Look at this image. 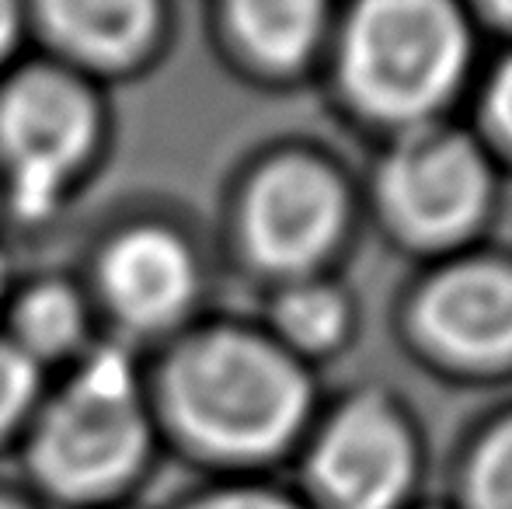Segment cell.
<instances>
[{"mask_svg":"<svg viewBox=\"0 0 512 509\" xmlns=\"http://www.w3.org/2000/svg\"><path fill=\"white\" fill-rule=\"evenodd\" d=\"M161 394L189 447L234 464L279 457L314 405L304 363L272 335L248 328L189 335L164 367Z\"/></svg>","mask_w":512,"mask_h":509,"instance_id":"6da1fadb","label":"cell"},{"mask_svg":"<svg viewBox=\"0 0 512 509\" xmlns=\"http://www.w3.org/2000/svg\"><path fill=\"white\" fill-rule=\"evenodd\" d=\"M154 408L129 353L88 349L56 394L39 401L28 429L25 464L56 503L98 506L147 471Z\"/></svg>","mask_w":512,"mask_h":509,"instance_id":"7a4b0ae2","label":"cell"},{"mask_svg":"<svg viewBox=\"0 0 512 509\" xmlns=\"http://www.w3.org/2000/svg\"><path fill=\"white\" fill-rule=\"evenodd\" d=\"M471 32L457 0H356L338 70L349 98L387 123H418L457 91Z\"/></svg>","mask_w":512,"mask_h":509,"instance_id":"3957f363","label":"cell"},{"mask_svg":"<svg viewBox=\"0 0 512 509\" xmlns=\"http://www.w3.org/2000/svg\"><path fill=\"white\" fill-rule=\"evenodd\" d=\"M105 112L88 77L63 63L21 67L0 88V203L46 224L88 175Z\"/></svg>","mask_w":512,"mask_h":509,"instance_id":"277c9868","label":"cell"},{"mask_svg":"<svg viewBox=\"0 0 512 509\" xmlns=\"http://www.w3.org/2000/svg\"><path fill=\"white\" fill-rule=\"evenodd\" d=\"M380 206L408 241L453 245L485 220L492 168L471 136L418 126L384 157L377 175Z\"/></svg>","mask_w":512,"mask_h":509,"instance_id":"5b68a950","label":"cell"},{"mask_svg":"<svg viewBox=\"0 0 512 509\" xmlns=\"http://www.w3.org/2000/svg\"><path fill=\"white\" fill-rule=\"evenodd\" d=\"M349 224V196L335 171L307 154H283L248 182L237 206L241 248L272 276H314Z\"/></svg>","mask_w":512,"mask_h":509,"instance_id":"8992f818","label":"cell"},{"mask_svg":"<svg viewBox=\"0 0 512 509\" xmlns=\"http://www.w3.org/2000/svg\"><path fill=\"white\" fill-rule=\"evenodd\" d=\"M418 450L405 415L380 394L345 401L314 440L307 475L324 509H401Z\"/></svg>","mask_w":512,"mask_h":509,"instance_id":"52a82bcc","label":"cell"},{"mask_svg":"<svg viewBox=\"0 0 512 509\" xmlns=\"http://www.w3.org/2000/svg\"><path fill=\"white\" fill-rule=\"evenodd\" d=\"M95 293L126 332H168L199 297V258L175 227H126L98 255Z\"/></svg>","mask_w":512,"mask_h":509,"instance_id":"ba28073f","label":"cell"},{"mask_svg":"<svg viewBox=\"0 0 512 509\" xmlns=\"http://www.w3.org/2000/svg\"><path fill=\"white\" fill-rule=\"evenodd\" d=\"M415 332L443 360L467 370L509 367L512 262L464 258L436 272L415 300Z\"/></svg>","mask_w":512,"mask_h":509,"instance_id":"9c48e42d","label":"cell"},{"mask_svg":"<svg viewBox=\"0 0 512 509\" xmlns=\"http://www.w3.org/2000/svg\"><path fill=\"white\" fill-rule=\"evenodd\" d=\"M39 32L77 74H126L154 60L161 0H28Z\"/></svg>","mask_w":512,"mask_h":509,"instance_id":"30bf717a","label":"cell"},{"mask_svg":"<svg viewBox=\"0 0 512 509\" xmlns=\"http://www.w3.org/2000/svg\"><path fill=\"white\" fill-rule=\"evenodd\" d=\"M328 0H227V25L241 53L269 70H293L321 46Z\"/></svg>","mask_w":512,"mask_h":509,"instance_id":"8fae6325","label":"cell"},{"mask_svg":"<svg viewBox=\"0 0 512 509\" xmlns=\"http://www.w3.org/2000/svg\"><path fill=\"white\" fill-rule=\"evenodd\" d=\"M91 314L84 297L63 279H42L14 293L11 325L4 339L28 356L39 370L60 360H81L88 349Z\"/></svg>","mask_w":512,"mask_h":509,"instance_id":"7c38bea8","label":"cell"},{"mask_svg":"<svg viewBox=\"0 0 512 509\" xmlns=\"http://www.w3.org/2000/svg\"><path fill=\"white\" fill-rule=\"evenodd\" d=\"M352 328L349 297L335 283L304 276L290 279L272 300V339L297 360L335 353Z\"/></svg>","mask_w":512,"mask_h":509,"instance_id":"4fadbf2b","label":"cell"},{"mask_svg":"<svg viewBox=\"0 0 512 509\" xmlns=\"http://www.w3.org/2000/svg\"><path fill=\"white\" fill-rule=\"evenodd\" d=\"M464 489L471 509H512V415L478 443Z\"/></svg>","mask_w":512,"mask_h":509,"instance_id":"5bb4252c","label":"cell"},{"mask_svg":"<svg viewBox=\"0 0 512 509\" xmlns=\"http://www.w3.org/2000/svg\"><path fill=\"white\" fill-rule=\"evenodd\" d=\"M42 394V370L0 335V443L35 415Z\"/></svg>","mask_w":512,"mask_h":509,"instance_id":"9a60e30c","label":"cell"},{"mask_svg":"<svg viewBox=\"0 0 512 509\" xmlns=\"http://www.w3.org/2000/svg\"><path fill=\"white\" fill-rule=\"evenodd\" d=\"M185 509H304V506L279 496V492L244 485V489H216V492H209V496L196 499V503H189Z\"/></svg>","mask_w":512,"mask_h":509,"instance_id":"2e32d148","label":"cell"},{"mask_svg":"<svg viewBox=\"0 0 512 509\" xmlns=\"http://www.w3.org/2000/svg\"><path fill=\"white\" fill-rule=\"evenodd\" d=\"M488 119H492L495 133L506 143H512V56L499 67L488 88Z\"/></svg>","mask_w":512,"mask_h":509,"instance_id":"e0dca14e","label":"cell"},{"mask_svg":"<svg viewBox=\"0 0 512 509\" xmlns=\"http://www.w3.org/2000/svg\"><path fill=\"white\" fill-rule=\"evenodd\" d=\"M28 4L25 0H0V70L18 53L21 35H25Z\"/></svg>","mask_w":512,"mask_h":509,"instance_id":"ac0fdd59","label":"cell"},{"mask_svg":"<svg viewBox=\"0 0 512 509\" xmlns=\"http://www.w3.org/2000/svg\"><path fill=\"white\" fill-rule=\"evenodd\" d=\"M481 4H485L488 11L495 14V18H502V21H512V0H481Z\"/></svg>","mask_w":512,"mask_h":509,"instance_id":"d6986e66","label":"cell"},{"mask_svg":"<svg viewBox=\"0 0 512 509\" xmlns=\"http://www.w3.org/2000/svg\"><path fill=\"white\" fill-rule=\"evenodd\" d=\"M0 509H32L28 503H21V499L7 496V492H0Z\"/></svg>","mask_w":512,"mask_h":509,"instance_id":"ffe728a7","label":"cell"}]
</instances>
